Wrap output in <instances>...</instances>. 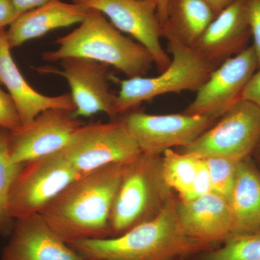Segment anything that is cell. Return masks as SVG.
<instances>
[{
	"label": "cell",
	"mask_w": 260,
	"mask_h": 260,
	"mask_svg": "<svg viewBox=\"0 0 260 260\" xmlns=\"http://www.w3.org/2000/svg\"><path fill=\"white\" fill-rule=\"evenodd\" d=\"M124 164L80 176L40 212L41 216L68 244L109 238V219Z\"/></svg>",
	"instance_id": "cell-1"
},
{
	"label": "cell",
	"mask_w": 260,
	"mask_h": 260,
	"mask_svg": "<svg viewBox=\"0 0 260 260\" xmlns=\"http://www.w3.org/2000/svg\"><path fill=\"white\" fill-rule=\"evenodd\" d=\"M177 203L173 198L156 218L118 237L68 244L85 260H181L215 248L184 232Z\"/></svg>",
	"instance_id": "cell-2"
},
{
	"label": "cell",
	"mask_w": 260,
	"mask_h": 260,
	"mask_svg": "<svg viewBox=\"0 0 260 260\" xmlns=\"http://www.w3.org/2000/svg\"><path fill=\"white\" fill-rule=\"evenodd\" d=\"M55 44L57 49L42 54L44 61L85 58L113 67L129 78L144 76L154 64L146 48L123 35L96 10L88 9L80 26Z\"/></svg>",
	"instance_id": "cell-3"
},
{
	"label": "cell",
	"mask_w": 260,
	"mask_h": 260,
	"mask_svg": "<svg viewBox=\"0 0 260 260\" xmlns=\"http://www.w3.org/2000/svg\"><path fill=\"white\" fill-rule=\"evenodd\" d=\"M173 198L164 177L161 156L140 154L124 164L109 219V237L153 220Z\"/></svg>",
	"instance_id": "cell-4"
},
{
	"label": "cell",
	"mask_w": 260,
	"mask_h": 260,
	"mask_svg": "<svg viewBox=\"0 0 260 260\" xmlns=\"http://www.w3.org/2000/svg\"><path fill=\"white\" fill-rule=\"evenodd\" d=\"M167 41L172 61L160 75L125 80L113 78L120 87L114 104L117 117L159 95L186 90L197 92L215 70L194 48L174 39Z\"/></svg>",
	"instance_id": "cell-5"
},
{
	"label": "cell",
	"mask_w": 260,
	"mask_h": 260,
	"mask_svg": "<svg viewBox=\"0 0 260 260\" xmlns=\"http://www.w3.org/2000/svg\"><path fill=\"white\" fill-rule=\"evenodd\" d=\"M60 152L80 175L112 164H127L142 153L121 119L85 123Z\"/></svg>",
	"instance_id": "cell-6"
},
{
	"label": "cell",
	"mask_w": 260,
	"mask_h": 260,
	"mask_svg": "<svg viewBox=\"0 0 260 260\" xmlns=\"http://www.w3.org/2000/svg\"><path fill=\"white\" fill-rule=\"evenodd\" d=\"M259 140L260 107L242 99L179 152L198 158L222 157L241 161L251 157Z\"/></svg>",
	"instance_id": "cell-7"
},
{
	"label": "cell",
	"mask_w": 260,
	"mask_h": 260,
	"mask_svg": "<svg viewBox=\"0 0 260 260\" xmlns=\"http://www.w3.org/2000/svg\"><path fill=\"white\" fill-rule=\"evenodd\" d=\"M80 176L60 151L24 164L10 191L12 217L17 220L40 213Z\"/></svg>",
	"instance_id": "cell-8"
},
{
	"label": "cell",
	"mask_w": 260,
	"mask_h": 260,
	"mask_svg": "<svg viewBox=\"0 0 260 260\" xmlns=\"http://www.w3.org/2000/svg\"><path fill=\"white\" fill-rule=\"evenodd\" d=\"M120 119L142 153L161 156L166 150L181 148L194 142L218 120L208 116L184 114L126 113Z\"/></svg>",
	"instance_id": "cell-9"
},
{
	"label": "cell",
	"mask_w": 260,
	"mask_h": 260,
	"mask_svg": "<svg viewBox=\"0 0 260 260\" xmlns=\"http://www.w3.org/2000/svg\"><path fill=\"white\" fill-rule=\"evenodd\" d=\"M258 69L255 51L249 46L213 70L183 113L218 120L242 100L244 89Z\"/></svg>",
	"instance_id": "cell-10"
},
{
	"label": "cell",
	"mask_w": 260,
	"mask_h": 260,
	"mask_svg": "<svg viewBox=\"0 0 260 260\" xmlns=\"http://www.w3.org/2000/svg\"><path fill=\"white\" fill-rule=\"evenodd\" d=\"M101 12L119 31L129 34L148 49L158 71L167 69L172 61L160 44L161 26L157 0H70Z\"/></svg>",
	"instance_id": "cell-11"
},
{
	"label": "cell",
	"mask_w": 260,
	"mask_h": 260,
	"mask_svg": "<svg viewBox=\"0 0 260 260\" xmlns=\"http://www.w3.org/2000/svg\"><path fill=\"white\" fill-rule=\"evenodd\" d=\"M60 65L61 70L52 67H40L35 70L42 74L59 75L67 80L75 104V117H90L97 113H104L116 120V95L109 87V65L80 57L66 58L60 61Z\"/></svg>",
	"instance_id": "cell-12"
},
{
	"label": "cell",
	"mask_w": 260,
	"mask_h": 260,
	"mask_svg": "<svg viewBox=\"0 0 260 260\" xmlns=\"http://www.w3.org/2000/svg\"><path fill=\"white\" fill-rule=\"evenodd\" d=\"M72 111L50 109L26 124L8 131V151L15 164H26L60 151L75 132L85 124Z\"/></svg>",
	"instance_id": "cell-13"
},
{
	"label": "cell",
	"mask_w": 260,
	"mask_h": 260,
	"mask_svg": "<svg viewBox=\"0 0 260 260\" xmlns=\"http://www.w3.org/2000/svg\"><path fill=\"white\" fill-rule=\"evenodd\" d=\"M251 37L245 2L234 0L216 15L193 48L216 69L249 47Z\"/></svg>",
	"instance_id": "cell-14"
},
{
	"label": "cell",
	"mask_w": 260,
	"mask_h": 260,
	"mask_svg": "<svg viewBox=\"0 0 260 260\" xmlns=\"http://www.w3.org/2000/svg\"><path fill=\"white\" fill-rule=\"evenodd\" d=\"M1 260H85L40 214L15 220Z\"/></svg>",
	"instance_id": "cell-15"
},
{
	"label": "cell",
	"mask_w": 260,
	"mask_h": 260,
	"mask_svg": "<svg viewBox=\"0 0 260 260\" xmlns=\"http://www.w3.org/2000/svg\"><path fill=\"white\" fill-rule=\"evenodd\" d=\"M178 217L189 237L216 247L234 234L229 200L211 191L189 202H177Z\"/></svg>",
	"instance_id": "cell-16"
},
{
	"label": "cell",
	"mask_w": 260,
	"mask_h": 260,
	"mask_svg": "<svg viewBox=\"0 0 260 260\" xmlns=\"http://www.w3.org/2000/svg\"><path fill=\"white\" fill-rule=\"evenodd\" d=\"M0 83L8 89L18 109L22 125L30 122L48 109H63L75 112V104L70 93L48 96L29 85L12 56L5 29L0 30Z\"/></svg>",
	"instance_id": "cell-17"
},
{
	"label": "cell",
	"mask_w": 260,
	"mask_h": 260,
	"mask_svg": "<svg viewBox=\"0 0 260 260\" xmlns=\"http://www.w3.org/2000/svg\"><path fill=\"white\" fill-rule=\"evenodd\" d=\"M88 10L83 5L52 0L28 10L19 15L6 30L8 44L14 49L51 30L81 23Z\"/></svg>",
	"instance_id": "cell-18"
},
{
	"label": "cell",
	"mask_w": 260,
	"mask_h": 260,
	"mask_svg": "<svg viewBox=\"0 0 260 260\" xmlns=\"http://www.w3.org/2000/svg\"><path fill=\"white\" fill-rule=\"evenodd\" d=\"M229 203L234 234L260 229V168L251 157L239 162Z\"/></svg>",
	"instance_id": "cell-19"
},
{
	"label": "cell",
	"mask_w": 260,
	"mask_h": 260,
	"mask_svg": "<svg viewBox=\"0 0 260 260\" xmlns=\"http://www.w3.org/2000/svg\"><path fill=\"white\" fill-rule=\"evenodd\" d=\"M215 17L212 8L203 0H167L162 37L174 39L193 47Z\"/></svg>",
	"instance_id": "cell-20"
},
{
	"label": "cell",
	"mask_w": 260,
	"mask_h": 260,
	"mask_svg": "<svg viewBox=\"0 0 260 260\" xmlns=\"http://www.w3.org/2000/svg\"><path fill=\"white\" fill-rule=\"evenodd\" d=\"M161 158L167 184L179 194V201H186L191 191L199 158L169 149L164 152Z\"/></svg>",
	"instance_id": "cell-21"
},
{
	"label": "cell",
	"mask_w": 260,
	"mask_h": 260,
	"mask_svg": "<svg viewBox=\"0 0 260 260\" xmlns=\"http://www.w3.org/2000/svg\"><path fill=\"white\" fill-rule=\"evenodd\" d=\"M196 256L194 260H260V229L234 234L220 246Z\"/></svg>",
	"instance_id": "cell-22"
},
{
	"label": "cell",
	"mask_w": 260,
	"mask_h": 260,
	"mask_svg": "<svg viewBox=\"0 0 260 260\" xmlns=\"http://www.w3.org/2000/svg\"><path fill=\"white\" fill-rule=\"evenodd\" d=\"M8 131L0 129V235L11 233L15 220L10 210L12 185L23 164L12 161L8 151Z\"/></svg>",
	"instance_id": "cell-23"
},
{
	"label": "cell",
	"mask_w": 260,
	"mask_h": 260,
	"mask_svg": "<svg viewBox=\"0 0 260 260\" xmlns=\"http://www.w3.org/2000/svg\"><path fill=\"white\" fill-rule=\"evenodd\" d=\"M205 159L209 169L213 192L229 201L235 184L238 167L240 161L222 157Z\"/></svg>",
	"instance_id": "cell-24"
},
{
	"label": "cell",
	"mask_w": 260,
	"mask_h": 260,
	"mask_svg": "<svg viewBox=\"0 0 260 260\" xmlns=\"http://www.w3.org/2000/svg\"><path fill=\"white\" fill-rule=\"evenodd\" d=\"M22 126L16 107L9 93L0 89V129L11 132Z\"/></svg>",
	"instance_id": "cell-25"
},
{
	"label": "cell",
	"mask_w": 260,
	"mask_h": 260,
	"mask_svg": "<svg viewBox=\"0 0 260 260\" xmlns=\"http://www.w3.org/2000/svg\"><path fill=\"white\" fill-rule=\"evenodd\" d=\"M211 191H213L211 179H210L209 169L207 165L206 160L205 158H199L198 169L195 174L190 193L186 201L184 202L191 201Z\"/></svg>",
	"instance_id": "cell-26"
},
{
	"label": "cell",
	"mask_w": 260,
	"mask_h": 260,
	"mask_svg": "<svg viewBox=\"0 0 260 260\" xmlns=\"http://www.w3.org/2000/svg\"><path fill=\"white\" fill-rule=\"evenodd\" d=\"M248 23L253 38L254 51L260 68V0H244Z\"/></svg>",
	"instance_id": "cell-27"
},
{
	"label": "cell",
	"mask_w": 260,
	"mask_h": 260,
	"mask_svg": "<svg viewBox=\"0 0 260 260\" xmlns=\"http://www.w3.org/2000/svg\"><path fill=\"white\" fill-rule=\"evenodd\" d=\"M19 15L13 0H0V30L10 26Z\"/></svg>",
	"instance_id": "cell-28"
},
{
	"label": "cell",
	"mask_w": 260,
	"mask_h": 260,
	"mask_svg": "<svg viewBox=\"0 0 260 260\" xmlns=\"http://www.w3.org/2000/svg\"><path fill=\"white\" fill-rule=\"evenodd\" d=\"M242 99L254 103L260 107V68L256 70L246 85Z\"/></svg>",
	"instance_id": "cell-29"
},
{
	"label": "cell",
	"mask_w": 260,
	"mask_h": 260,
	"mask_svg": "<svg viewBox=\"0 0 260 260\" xmlns=\"http://www.w3.org/2000/svg\"><path fill=\"white\" fill-rule=\"evenodd\" d=\"M51 1L52 0H13L20 15Z\"/></svg>",
	"instance_id": "cell-30"
},
{
	"label": "cell",
	"mask_w": 260,
	"mask_h": 260,
	"mask_svg": "<svg viewBox=\"0 0 260 260\" xmlns=\"http://www.w3.org/2000/svg\"><path fill=\"white\" fill-rule=\"evenodd\" d=\"M206 4L209 5L215 14L218 15L225 8L229 6L234 0H203Z\"/></svg>",
	"instance_id": "cell-31"
},
{
	"label": "cell",
	"mask_w": 260,
	"mask_h": 260,
	"mask_svg": "<svg viewBox=\"0 0 260 260\" xmlns=\"http://www.w3.org/2000/svg\"><path fill=\"white\" fill-rule=\"evenodd\" d=\"M158 1V17L160 26L165 21L167 14V0H157Z\"/></svg>",
	"instance_id": "cell-32"
},
{
	"label": "cell",
	"mask_w": 260,
	"mask_h": 260,
	"mask_svg": "<svg viewBox=\"0 0 260 260\" xmlns=\"http://www.w3.org/2000/svg\"><path fill=\"white\" fill-rule=\"evenodd\" d=\"M252 155H255L256 157V159H257L258 161L260 162V140L259 143H258L257 146L254 150V153H253ZM260 168V167H259Z\"/></svg>",
	"instance_id": "cell-33"
}]
</instances>
